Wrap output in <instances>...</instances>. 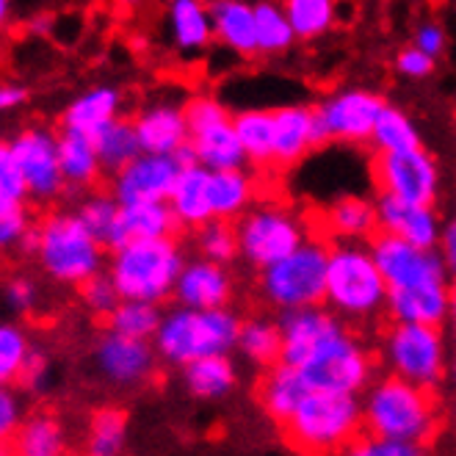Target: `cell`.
Here are the masks:
<instances>
[{
    "instance_id": "cell-1",
    "label": "cell",
    "mask_w": 456,
    "mask_h": 456,
    "mask_svg": "<svg viewBox=\"0 0 456 456\" xmlns=\"http://www.w3.org/2000/svg\"><path fill=\"white\" fill-rule=\"evenodd\" d=\"M362 420L368 435L407 440L423 448L435 443L443 423L435 390L401 379L395 373H385L365 387Z\"/></svg>"
},
{
    "instance_id": "cell-2",
    "label": "cell",
    "mask_w": 456,
    "mask_h": 456,
    "mask_svg": "<svg viewBox=\"0 0 456 456\" xmlns=\"http://www.w3.org/2000/svg\"><path fill=\"white\" fill-rule=\"evenodd\" d=\"M390 285L365 240H332L324 305L346 324H368L387 310Z\"/></svg>"
},
{
    "instance_id": "cell-3",
    "label": "cell",
    "mask_w": 456,
    "mask_h": 456,
    "mask_svg": "<svg viewBox=\"0 0 456 456\" xmlns=\"http://www.w3.org/2000/svg\"><path fill=\"white\" fill-rule=\"evenodd\" d=\"M288 448L299 453H338L348 451L362 432V395L310 390L293 415L280 426Z\"/></svg>"
},
{
    "instance_id": "cell-4",
    "label": "cell",
    "mask_w": 456,
    "mask_h": 456,
    "mask_svg": "<svg viewBox=\"0 0 456 456\" xmlns=\"http://www.w3.org/2000/svg\"><path fill=\"white\" fill-rule=\"evenodd\" d=\"M240 318L232 307H172L152 338L160 362L183 368L208 354H232L240 335Z\"/></svg>"
},
{
    "instance_id": "cell-5",
    "label": "cell",
    "mask_w": 456,
    "mask_h": 456,
    "mask_svg": "<svg viewBox=\"0 0 456 456\" xmlns=\"http://www.w3.org/2000/svg\"><path fill=\"white\" fill-rule=\"evenodd\" d=\"M185 252L177 235L139 238L114 249L105 272L117 282L122 299H144L164 305L172 299L175 282L185 265Z\"/></svg>"
},
{
    "instance_id": "cell-6",
    "label": "cell",
    "mask_w": 456,
    "mask_h": 456,
    "mask_svg": "<svg viewBox=\"0 0 456 456\" xmlns=\"http://www.w3.org/2000/svg\"><path fill=\"white\" fill-rule=\"evenodd\" d=\"M327 263H330V244L324 238L310 235L302 247H297L282 260L257 272L260 299L277 313L324 305Z\"/></svg>"
},
{
    "instance_id": "cell-7",
    "label": "cell",
    "mask_w": 456,
    "mask_h": 456,
    "mask_svg": "<svg viewBox=\"0 0 456 456\" xmlns=\"http://www.w3.org/2000/svg\"><path fill=\"white\" fill-rule=\"evenodd\" d=\"M37 260L53 282L77 288L105 268V244L75 210H56L39 224Z\"/></svg>"
},
{
    "instance_id": "cell-8",
    "label": "cell",
    "mask_w": 456,
    "mask_h": 456,
    "mask_svg": "<svg viewBox=\"0 0 456 456\" xmlns=\"http://www.w3.org/2000/svg\"><path fill=\"white\" fill-rule=\"evenodd\" d=\"M379 360L387 373L428 390H437L448 379L451 365L443 330L435 324H410V321H393L385 330Z\"/></svg>"
},
{
    "instance_id": "cell-9",
    "label": "cell",
    "mask_w": 456,
    "mask_h": 456,
    "mask_svg": "<svg viewBox=\"0 0 456 456\" xmlns=\"http://www.w3.org/2000/svg\"><path fill=\"white\" fill-rule=\"evenodd\" d=\"M235 232L238 255L255 272L282 260L313 235L302 213L282 202H255L235 222Z\"/></svg>"
},
{
    "instance_id": "cell-10",
    "label": "cell",
    "mask_w": 456,
    "mask_h": 456,
    "mask_svg": "<svg viewBox=\"0 0 456 456\" xmlns=\"http://www.w3.org/2000/svg\"><path fill=\"white\" fill-rule=\"evenodd\" d=\"M297 368H302L313 390L362 395L365 387L377 379V357L348 330V324L330 332Z\"/></svg>"
},
{
    "instance_id": "cell-11",
    "label": "cell",
    "mask_w": 456,
    "mask_h": 456,
    "mask_svg": "<svg viewBox=\"0 0 456 456\" xmlns=\"http://www.w3.org/2000/svg\"><path fill=\"white\" fill-rule=\"evenodd\" d=\"M370 177L379 194H390L418 205H437L443 189V172L437 158L420 147L377 152L370 164Z\"/></svg>"
},
{
    "instance_id": "cell-12",
    "label": "cell",
    "mask_w": 456,
    "mask_h": 456,
    "mask_svg": "<svg viewBox=\"0 0 456 456\" xmlns=\"http://www.w3.org/2000/svg\"><path fill=\"white\" fill-rule=\"evenodd\" d=\"M385 97L365 86H346L338 89L327 97H321L313 109L315 117L327 133V142L332 144H352V147H365L370 144L373 125H377Z\"/></svg>"
},
{
    "instance_id": "cell-13",
    "label": "cell",
    "mask_w": 456,
    "mask_h": 456,
    "mask_svg": "<svg viewBox=\"0 0 456 456\" xmlns=\"http://www.w3.org/2000/svg\"><path fill=\"white\" fill-rule=\"evenodd\" d=\"M368 247H370L373 257H377L390 290L423 288V285H448L453 277L437 249L415 247L398 235L379 230L368 240Z\"/></svg>"
},
{
    "instance_id": "cell-14",
    "label": "cell",
    "mask_w": 456,
    "mask_h": 456,
    "mask_svg": "<svg viewBox=\"0 0 456 456\" xmlns=\"http://www.w3.org/2000/svg\"><path fill=\"white\" fill-rule=\"evenodd\" d=\"M20 172L28 185V200L37 205H50L67 194V180L59 160V133L45 125L22 127L12 139Z\"/></svg>"
},
{
    "instance_id": "cell-15",
    "label": "cell",
    "mask_w": 456,
    "mask_h": 456,
    "mask_svg": "<svg viewBox=\"0 0 456 456\" xmlns=\"http://www.w3.org/2000/svg\"><path fill=\"white\" fill-rule=\"evenodd\" d=\"M92 362L97 377L117 390H136L144 387L158 370V348L152 340L127 338L119 332L105 330V335L97 338Z\"/></svg>"
},
{
    "instance_id": "cell-16",
    "label": "cell",
    "mask_w": 456,
    "mask_h": 456,
    "mask_svg": "<svg viewBox=\"0 0 456 456\" xmlns=\"http://www.w3.org/2000/svg\"><path fill=\"white\" fill-rule=\"evenodd\" d=\"M180 172H183V164L177 155L142 152L114 175L111 191L122 205L167 202L172 197V189Z\"/></svg>"
},
{
    "instance_id": "cell-17",
    "label": "cell",
    "mask_w": 456,
    "mask_h": 456,
    "mask_svg": "<svg viewBox=\"0 0 456 456\" xmlns=\"http://www.w3.org/2000/svg\"><path fill=\"white\" fill-rule=\"evenodd\" d=\"M172 299L194 310L230 307L235 299V277L230 274V265L208 260L202 255L189 257L175 282Z\"/></svg>"
},
{
    "instance_id": "cell-18",
    "label": "cell",
    "mask_w": 456,
    "mask_h": 456,
    "mask_svg": "<svg viewBox=\"0 0 456 456\" xmlns=\"http://www.w3.org/2000/svg\"><path fill=\"white\" fill-rule=\"evenodd\" d=\"M324 144L330 142L313 105L293 102L274 109V167H297L313 150Z\"/></svg>"
},
{
    "instance_id": "cell-19",
    "label": "cell",
    "mask_w": 456,
    "mask_h": 456,
    "mask_svg": "<svg viewBox=\"0 0 456 456\" xmlns=\"http://www.w3.org/2000/svg\"><path fill=\"white\" fill-rule=\"evenodd\" d=\"M377 210H379L382 232L404 238L415 247L437 249L440 232H443V219L437 213V205H418V202H407L390 194H379Z\"/></svg>"
},
{
    "instance_id": "cell-20",
    "label": "cell",
    "mask_w": 456,
    "mask_h": 456,
    "mask_svg": "<svg viewBox=\"0 0 456 456\" xmlns=\"http://www.w3.org/2000/svg\"><path fill=\"white\" fill-rule=\"evenodd\" d=\"M139 142L144 152L175 155L191 139L189 119H185V105L175 100H152L139 114L133 117Z\"/></svg>"
},
{
    "instance_id": "cell-21",
    "label": "cell",
    "mask_w": 456,
    "mask_h": 456,
    "mask_svg": "<svg viewBox=\"0 0 456 456\" xmlns=\"http://www.w3.org/2000/svg\"><path fill=\"white\" fill-rule=\"evenodd\" d=\"M346 321L335 315L327 305L302 307L280 313V330H282V362L302 365L305 357L324 340L330 332L343 327Z\"/></svg>"
},
{
    "instance_id": "cell-22",
    "label": "cell",
    "mask_w": 456,
    "mask_h": 456,
    "mask_svg": "<svg viewBox=\"0 0 456 456\" xmlns=\"http://www.w3.org/2000/svg\"><path fill=\"white\" fill-rule=\"evenodd\" d=\"M310 390H313V385L307 382L302 368L280 360L272 368H265V373L255 387V395H257V404L265 412V418L282 426L293 415V410L302 404V398Z\"/></svg>"
},
{
    "instance_id": "cell-23",
    "label": "cell",
    "mask_w": 456,
    "mask_h": 456,
    "mask_svg": "<svg viewBox=\"0 0 456 456\" xmlns=\"http://www.w3.org/2000/svg\"><path fill=\"white\" fill-rule=\"evenodd\" d=\"M167 34L172 47L185 59L202 56L216 42L208 0H169L167 4Z\"/></svg>"
},
{
    "instance_id": "cell-24",
    "label": "cell",
    "mask_w": 456,
    "mask_h": 456,
    "mask_svg": "<svg viewBox=\"0 0 456 456\" xmlns=\"http://www.w3.org/2000/svg\"><path fill=\"white\" fill-rule=\"evenodd\" d=\"M321 230L332 240H368L379 232L377 200L362 194H346L330 202L321 213Z\"/></svg>"
},
{
    "instance_id": "cell-25",
    "label": "cell",
    "mask_w": 456,
    "mask_h": 456,
    "mask_svg": "<svg viewBox=\"0 0 456 456\" xmlns=\"http://www.w3.org/2000/svg\"><path fill=\"white\" fill-rule=\"evenodd\" d=\"M208 4L216 42L240 59L260 56L255 31V4H249V0H208Z\"/></svg>"
},
{
    "instance_id": "cell-26",
    "label": "cell",
    "mask_w": 456,
    "mask_h": 456,
    "mask_svg": "<svg viewBox=\"0 0 456 456\" xmlns=\"http://www.w3.org/2000/svg\"><path fill=\"white\" fill-rule=\"evenodd\" d=\"M125 97L117 86L100 84L77 94L61 114V130H75L94 139L102 127H109L117 117H122Z\"/></svg>"
},
{
    "instance_id": "cell-27",
    "label": "cell",
    "mask_w": 456,
    "mask_h": 456,
    "mask_svg": "<svg viewBox=\"0 0 456 456\" xmlns=\"http://www.w3.org/2000/svg\"><path fill=\"white\" fill-rule=\"evenodd\" d=\"M183 227L175 216V210L167 202H133L122 205V216L119 227L114 230L109 240V252L125 247L127 240H139V238H172Z\"/></svg>"
},
{
    "instance_id": "cell-28",
    "label": "cell",
    "mask_w": 456,
    "mask_h": 456,
    "mask_svg": "<svg viewBox=\"0 0 456 456\" xmlns=\"http://www.w3.org/2000/svg\"><path fill=\"white\" fill-rule=\"evenodd\" d=\"M451 285V282H448ZM448 285H423V288H398L387 297V315L393 321L410 324H435L443 327L451 310Z\"/></svg>"
},
{
    "instance_id": "cell-29",
    "label": "cell",
    "mask_w": 456,
    "mask_h": 456,
    "mask_svg": "<svg viewBox=\"0 0 456 456\" xmlns=\"http://www.w3.org/2000/svg\"><path fill=\"white\" fill-rule=\"evenodd\" d=\"M183 387L191 398L216 404L235 393L238 387V365L230 354H208L189 365H183Z\"/></svg>"
},
{
    "instance_id": "cell-30",
    "label": "cell",
    "mask_w": 456,
    "mask_h": 456,
    "mask_svg": "<svg viewBox=\"0 0 456 456\" xmlns=\"http://www.w3.org/2000/svg\"><path fill=\"white\" fill-rule=\"evenodd\" d=\"M189 144H191L194 160L208 169H238V167L249 164L244 147H240L238 133H235L232 117H224L213 125L191 130Z\"/></svg>"
},
{
    "instance_id": "cell-31",
    "label": "cell",
    "mask_w": 456,
    "mask_h": 456,
    "mask_svg": "<svg viewBox=\"0 0 456 456\" xmlns=\"http://www.w3.org/2000/svg\"><path fill=\"white\" fill-rule=\"evenodd\" d=\"M210 208L213 219L238 222L257 202V177L247 169H210Z\"/></svg>"
},
{
    "instance_id": "cell-32",
    "label": "cell",
    "mask_w": 456,
    "mask_h": 456,
    "mask_svg": "<svg viewBox=\"0 0 456 456\" xmlns=\"http://www.w3.org/2000/svg\"><path fill=\"white\" fill-rule=\"evenodd\" d=\"M208 185H210V169L208 167H202V164H185L183 167L175 189H172V197H169V205H172L183 230H197L213 219Z\"/></svg>"
},
{
    "instance_id": "cell-33",
    "label": "cell",
    "mask_w": 456,
    "mask_h": 456,
    "mask_svg": "<svg viewBox=\"0 0 456 456\" xmlns=\"http://www.w3.org/2000/svg\"><path fill=\"white\" fill-rule=\"evenodd\" d=\"M59 160L67 180V191H89L102 175V164L94 147V139L75 130H59Z\"/></svg>"
},
{
    "instance_id": "cell-34",
    "label": "cell",
    "mask_w": 456,
    "mask_h": 456,
    "mask_svg": "<svg viewBox=\"0 0 456 456\" xmlns=\"http://www.w3.org/2000/svg\"><path fill=\"white\" fill-rule=\"evenodd\" d=\"M235 352L255 368H272L282 360V330L280 321L255 315L240 321V335Z\"/></svg>"
},
{
    "instance_id": "cell-35",
    "label": "cell",
    "mask_w": 456,
    "mask_h": 456,
    "mask_svg": "<svg viewBox=\"0 0 456 456\" xmlns=\"http://www.w3.org/2000/svg\"><path fill=\"white\" fill-rule=\"evenodd\" d=\"M12 445L20 456H59L67 451V432L56 415L34 412L22 420Z\"/></svg>"
},
{
    "instance_id": "cell-36",
    "label": "cell",
    "mask_w": 456,
    "mask_h": 456,
    "mask_svg": "<svg viewBox=\"0 0 456 456\" xmlns=\"http://www.w3.org/2000/svg\"><path fill=\"white\" fill-rule=\"evenodd\" d=\"M232 125L247 152V160L255 167H265L274 160V111L268 109H244L232 114Z\"/></svg>"
},
{
    "instance_id": "cell-37",
    "label": "cell",
    "mask_w": 456,
    "mask_h": 456,
    "mask_svg": "<svg viewBox=\"0 0 456 456\" xmlns=\"http://www.w3.org/2000/svg\"><path fill=\"white\" fill-rule=\"evenodd\" d=\"M255 31H257V53L260 56H285L297 45V31L277 0H257L255 4Z\"/></svg>"
},
{
    "instance_id": "cell-38",
    "label": "cell",
    "mask_w": 456,
    "mask_h": 456,
    "mask_svg": "<svg viewBox=\"0 0 456 456\" xmlns=\"http://www.w3.org/2000/svg\"><path fill=\"white\" fill-rule=\"evenodd\" d=\"M94 147L100 155V164L105 175H117L122 167H127L133 158L142 155V142L133 119L117 117L109 127H102L94 136Z\"/></svg>"
},
{
    "instance_id": "cell-39",
    "label": "cell",
    "mask_w": 456,
    "mask_h": 456,
    "mask_svg": "<svg viewBox=\"0 0 456 456\" xmlns=\"http://www.w3.org/2000/svg\"><path fill=\"white\" fill-rule=\"evenodd\" d=\"M299 42H315L338 25V0H280Z\"/></svg>"
},
{
    "instance_id": "cell-40",
    "label": "cell",
    "mask_w": 456,
    "mask_h": 456,
    "mask_svg": "<svg viewBox=\"0 0 456 456\" xmlns=\"http://www.w3.org/2000/svg\"><path fill=\"white\" fill-rule=\"evenodd\" d=\"M160 321H164V310L158 302L144 299H122L109 315H105V330L127 335V338H142L152 340Z\"/></svg>"
},
{
    "instance_id": "cell-41",
    "label": "cell",
    "mask_w": 456,
    "mask_h": 456,
    "mask_svg": "<svg viewBox=\"0 0 456 456\" xmlns=\"http://www.w3.org/2000/svg\"><path fill=\"white\" fill-rule=\"evenodd\" d=\"M370 144L377 147V152H395V150H412L420 147V130L415 125V119L398 109L393 102H385V109L373 125V136Z\"/></svg>"
},
{
    "instance_id": "cell-42",
    "label": "cell",
    "mask_w": 456,
    "mask_h": 456,
    "mask_svg": "<svg viewBox=\"0 0 456 456\" xmlns=\"http://www.w3.org/2000/svg\"><path fill=\"white\" fill-rule=\"evenodd\" d=\"M127 445V412L119 407H100L89 418L86 451L92 456H117Z\"/></svg>"
},
{
    "instance_id": "cell-43",
    "label": "cell",
    "mask_w": 456,
    "mask_h": 456,
    "mask_svg": "<svg viewBox=\"0 0 456 456\" xmlns=\"http://www.w3.org/2000/svg\"><path fill=\"white\" fill-rule=\"evenodd\" d=\"M75 213H77V219L102 240L105 249H109V240H111L114 230L119 227V216H122V202L114 197V191L84 194Z\"/></svg>"
},
{
    "instance_id": "cell-44",
    "label": "cell",
    "mask_w": 456,
    "mask_h": 456,
    "mask_svg": "<svg viewBox=\"0 0 456 456\" xmlns=\"http://www.w3.org/2000/svg\"><path fill=\"white\" fill-rule=\"evenodd\" d=\"M194 247L197 255L216 260V263H235L238 255V232H235V222L227 219H210L202 227L194 230Z\"/></svg>"
},
{
    "instance_id": "cell-45",
    "label": "cell",
    "mask_w": 456,
    "mask_h": 456,
    "mask_svg": "<svg viewBox=\"0 0 456 456\" xmlns=\"http://www.w3.org/2000/svg\"><path fill=\"white\" fill-rule=\"evenodd\" d=\"M31 338L14 321H0V385H17V377L31 354Z\"/></svg>"
},
{
    "instance_id": "cell-46",
    "label": "cell",
    "mask_w": 456,
    "mask_h": 456,
    "mask_svg": "<svg viewBox=\"0 0 456 456\" xmlns=\"http://www.w3.org/2000/svg\"><path fill=\"white\" fill-rule=\"evenodd\" d=\"M77 299L92 315L105 318L122 302V293H119L117 282L111 280V274L102 268V272L92 274L89 280H84V282L77 285Z\"/></svg>"
},
{
    "instance_id": "cell-47",
    "label": "cell",
    "mask_w": 456,
    "mask_h": 456,
    "mask_svg": "<svg viewBox=\"0 0 456 456\" xmlns=\"http://www.w3.org/2000/svg\"><path fill=\"white\" fill-rule=\"evenodd\" d=\"M31 227V213L22 200H12L0 194V252L17 247L22 232Z\"/></svg>"
},
{
    "instance_id": "cell-48",
    "label": "cell",
    "mask_w": 456,
    "mask_h": 456,
    "mask_svg": "<svg viewBox=\"0 0 456 456\" xmlns=\"http://www.w3.org/2000/svg\"><path fill=\"white\" fill-rule=\"evenodd\" d=\"M53 382V365H50V357L42 352V348H31V354L28 360H25L22 370H20V377H17V385L22 393H28V395H45V390L50 387Z\"/></svg>"
},
{
    "instance_id": "cell-49",
    "label": "cell",
    "mask_w": 456,
    "mask_h": 456,
    "mask_svg": "<svg viewBox=\"0 0 456 456\" xmlns=\"http://www.w3.org/2000/svg\"><path fill=\"white\" fill-rule=\"evenodd\" d=\"M348 453H357V456H418V453H423V445L365 432V437L360 435L352 445H348Z\"/></svg>"
},
{
    "instance_id": "cell-50",
    "label": "cell",
    "mask_w": 456,
    "mask_h": 456,
    "mask_svg": "<svg viewBox=\"0 0 456 456\" xmlns=\"http://www.w3.org/2000/svg\"><path fill=\"white\" fill-rule=\"evenodd\" d=\"M183 105H185V119H189V130H200V127L213 125L224 117H232V111L216 94H194Z\"/></svg>"
},
{
    "instance_id": "cell-51",
    "label": "cell",
    "mask_w": 456,
    "mask_h": 456,
    "mask_svg": "<svg viewBox=\"0 0 456 456\" xmlns=\"http://www.w3.org/2000/svg\"><path fill=\"white\" fill-rule=\"evenodd\" d=\"M4 305L12 313H17V315L31 313L39 305V285H37V280L28 277V274H14L12 280H6V285H4Z\"/></svg>"
},
{
    "instance_id": "cell-52",
    "label": "cell",
    "mask_w": 456,
    "mask_h": 456,
    "mask_svg": "<svg viewBox=\"0 0 456 456\" xmlns=\"http://www.w3.org/2000/svg\"><path fill=\"white\" fill-rule=\"evenodd\" d=\"M0 194L28 202V185H25V177L20 172L12 142H0Z\"/></svg>"
},
{
    "instance_id": "cell-53",
    "label": "cell",
    "mask_w": 456,
    "mask_h": 456,
    "mask_svg": "<svg viewBox=\"0 0 456 456\" xmlns=\"http://www.w3.org/2000/svg\"><path fill=\"white\" fill-rule=\"evenodd\" d=\"M393 67L401 77H407V80H426V77H432L435 69H437V59L435 56H428L426 50L410 45V47H401L395 53V59H393Z\"/></svg>"
},
{
    "instance_id": "cell-54",
    "label": "cell",
    "mask_w": 456,
    "mask_h": 456,
    "mask_svg": "<svg viewBox=\"0 0 456 456\" xmlns=\"http://www.w3.org/2000/svg\"><path fill=\"white\" fill-rule=\"evenodd\" d=\"M22 401L14 385H0V445H12L22 426Z\"/></svg>"
},
{
    "instance_id": "cell-55",
    "label": "cell",
    "mask_w": 456,
    "mask_h": 456,
    "mask_svg": "<svg viewBox=\"0 0 456 456\" xmlns=\"http://www.w3.org/2000/svg\"><path fill=\"white\" fill-rule=\"evenodd\" d=\"M412 45H415V47H420V50H426L428 56L440 59L443 53L448 50V34H445V28H443L440 22L426 20V22H420L418 28H415Z\"/></svg>"
},
{
    "instance_id": "cell-56",
    "label": "cell",
    "mask_w": 456,
    "mask_h": 456,
    "mask_svg": "<svg viewBox=\"0 0 456 456\" xmlns=\"http://www.w3.org/2000/svg\"><path fill=\"white\" fill-rule=\"evenodd\" d=\"M437 252L443 255L448 272L456 274V216H451L448 222H443V232H440V244Z\"/></svg>"
},
{
    "instance_id": "cell-57",
    "label": "cell",
    "mask_w": 456,
    "mask_h": 456,
    "mask_svg": "<svg viewBox=\"0 0 456 456\" xmlns=\"http://www.w3.org/2000/svg\"><path fill=\"white\" fill-rule=\"evenodd\" d=\"M28 100V89L17 86V84H0V114L14 111L20 105Z\"/></svg>"
},
{
    "instance_id": "cell-58",
    "label": "cell",
    "mask_w": 456,
    "mask_h": 456,
    "mask_svg": "<svg viewBox=\"0 0 456 456\" xmlns=\"http://www.w3.org/2000/svg\"><path fill=\"white\" fill-rule=\"evenodd\" d=\"M25 255H31V257H37V249H39V227H28L22 232V238H20V244H17Z\"/></svg>"
},
{
    "instance_id": "cell-59",
    "label": "cell",
    "mask_w": 456,
    "mask_h": 456,
    "mask_svg": "<svg viewBox=\"0 0 456 456\" xmlns=\"http://www.w3.org/2000/svg\"><path fill=\"white\" fill-rule=\"evenodd\" d=\"M50 22H53V17H50V14H37V17L28 22V31H31V34H37V37H45V34L50 31Z\"/></svg>"
},
{
    "instance_id": "cell-60",
    "label": "cell",
    "mask_w": 456,
    "mask_h": 456,
    "mask_svg": "<svg viewBox=\"0 0 456 456\" xmlns=\"http://www.w3.org/2000/svg\"><path fill=\"white\" fill-rule=\"evenodd\" d=\"M448 290H451V310H448V324H451V335L456 338V274L451 277V285H448Z\"/></svg>"
},
{
    "instance_id": "cell-61",
    "label": "cell",
    "mask_w": 456,
    "mask_h": 456,
    "mask_svg": "<svg viewBox=\"0 0 456 456\" xmlns=\"http://www.w3.org/2000/svg\"><path fill=\"white\" fill-rule=\"evenodd\" d=\"M9 17H12V0H0V31L9 25Z\"/></svg>"
},
{
    "instance_id": "cell-62",
    "label": "cell",
    "mask_w": 456,
    "mask_h": 456,
    "mask_svg": "<svg viewBox=\"0 0 456 456\" xmlns=\"http://www.w3.org/2000/svg\"><path fill=\"white\" fill-rule=\"evenodd\" d=\"M117 6H122V9H139V6H144L147 0H114Z\"/></svg>"
},
{
    "instance_id": "cell-63",
    "label": "cell",
    "mask_w": 456,
    "mask_h": 456,
    "mask_svg": "<svg viewBox=\"0 0 456 456\" xmlns=\"http://www.w3.org/2000/svg\"><path fill=\"white\" fill-rule=\"evenodd\" d=\"M448 377H451V382H453V387H456V357H453L451 365H448Z\"/></svg>"
},
{
    "instance_id": "cell-64",
    "label": "cell",
    "mask_w": 456,
    "mask_h": 456,
    "mask_svg": "<svg viewBox=\"0 0 456 456\" xmlns=\"http://www.w3.org/2000/svg\"><path fill=\"white\" fill-rule=\"evenodd\" d=\"M6 453H12V448H6V445H0V456H6Z\"/></svg>"
}]
</instances>
